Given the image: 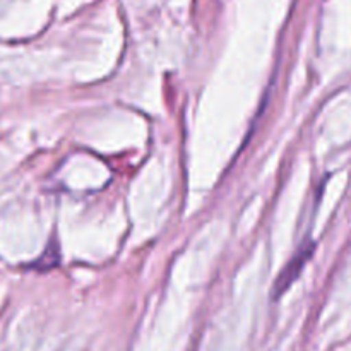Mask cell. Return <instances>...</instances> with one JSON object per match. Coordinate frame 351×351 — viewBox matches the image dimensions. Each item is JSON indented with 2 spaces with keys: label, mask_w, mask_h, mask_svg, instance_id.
I'll list each match as a JSON object with an SVG mask.
<instances>
[{
  "label": "cell",
  "mask_w": 351,
  "mask_h": 351,
  "mask_svg": "<svg viewBox=\"0 0 351 351\" xmlns=\"http://www.w3.org/2000/svg\"><path fill=\"white\" fill-rule=\"evenodd\" d=\"M314 249H315L314 242L304 243V245L300 247V250H298V252L291 257L290 263L285 266L283 273L280 274V278L276 280V285H274L273 297L276 298V300L285 293V291L288 290V288L291 287V285H293V281L300 276L304 266L307 264V261L311 259L312 254H314Z\"/></svg>",
  "instance_id": "obj_1"
}]
</instances>
